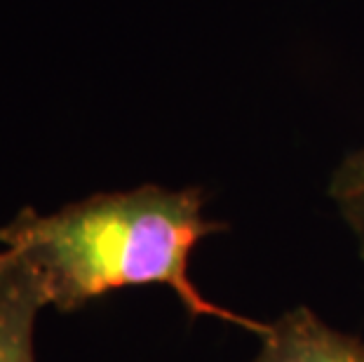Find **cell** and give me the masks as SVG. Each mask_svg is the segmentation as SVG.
I'll return each instance as SVG.
<instances>
[{
    "label": "cell",
    "mask_w": 364,
    "mask_h": 362,
    "mask_svg": "<svg viewBox=\"0 0 364 362\" xmlns=\"http://www.w3.org/2000/svg\"><path fill=\"white\" fill-rule=\"evenodd\" d=\"M45 306L48 299L33 273L0 252V362H36L33 327Z\"/></svg>",
    "instance_id": "obj_3"
},
{
    "label": "cell",
    "mask_w": 364,
    "mask_h": 362,
    "mask_svg": "<svg viewBox=\"0 0 364 362\" xmlns=\"http://www.w3.org/2000/svg\"><path fill=\"white\" fill-rule=\"evenodd\" d=\"M203 205L200 188L97 193L54 214L24 207L0 228V243L33 273L48 306L64 313L113 289L165 284L191 318L207 315L263 336L266 322L212 304L191 280V252L203 238L226 228L205 219Z\"/></svg>",
    "instance_id": "obj_1"
},
{
    "label": "cell",
    "mask_w": 364,
    "mask_h": 362,
    "mask_svg": "<svg viewBox=\"0 0 364 362\" xmlns=\"http://www.w3.org/2000/svg\"><path fill=\"white\" fill-rule=\"evenodd\" d=\"M252 362H364V344L329 327L306 306L291 308L268 325Z\"/></svg>",
    "instance_id": "obj_2"
},
{
    "label": "cell",
    "mask_w": 364,
    "mask_h": 362,
    "mask_svg": "<svg viewBox=\"0 0 364 362\" xmlns=\"http://www.w3.org/2000/svg\"><path fill=\"white\" fill-rule=\"evenodd\" d=\"M329 193L336 200L343 219L358 235L364 257V149L343 160V165L336 169L331 179Z\"/></svg>",
    "instance_id": "obj_4"
}]
</instances>
